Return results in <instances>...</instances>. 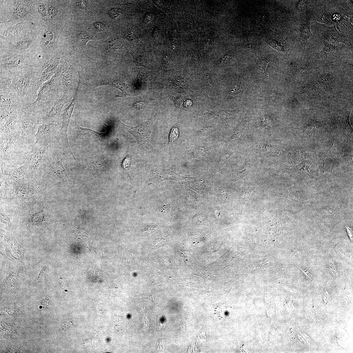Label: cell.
Instances as JSON below:
<instances>
[{"label": "cell", "instance_id": "obj_51", "mask_svg": "<svg viewBox=\"0 0 353 353\" xmlns=\"http://www.w3.org/2000/svg\"><path fill=\"white\" fill-rule=\"evenodd\" d=\"M297 335H298V337H299V339L301 341V342H302V340L301 339V338H300V337H299V334H297Z\"/></svg>", "mask_w": 353, "mask_h": 353}, {"label": "cell", "instance_id": "obj_48", "mask_svg": "<svg viewBox=\"0 0 353 353\" xmlns=\"http://www.w3.org/2000/svg\"><path fill=\"white\" fill-rule=\"evenodd\" d=\"M302 334V335L303 336V337H304V339H305L306 340V341L307 342V343H308V342L307 340V338H306V337H304V336L303 335V334Z\"/></svg>", "mask_w": 353, "mask_h": 353}, {"label": "cell", "instance_id": "obj_11", "mask_svg": "<svg viewBox=\"0 0 353 353\" xmlns=\"http://www.w3.org/2000/svg\"><path fill=\"white\" fill-rule=\"evenodd\" d=\"M124 128L135 137L138 143L144 148L148 147L150 142V131L146 124L138 125L134 127L127 125L119 120Z\"/></svg>", "mask_w": 353, "mask_h": 353}, {"label": "cell", "instance_id": "obj_39", "mask_svg": "<svg viewBox=\"0 0 353 353\" xmlns=\"http://www.w3.org/2000/svg\"><path fill=\"white\" fill-rule=\"evenodd\" d=\"M38 10L41 16L44 18H46V13L45 9L44 6L42 4H40L38 6Z\"/></svg>", "mask_w": 353, "mask_h": 353}, {"label": "cell", "instance_id": "obj_10", "mask_svg": "<svg viewBox=\"0 0 353 353\" xmlns=\"http://www.w3.org/2000/svg\"><path fill=\"white\" fill-rule=\"evenodd\" d=\"M71 92L65 91L61 98L55 101L51 110L42 118V124L58 123L61 119L62 109L70 98Z\"/></svg>", "mask_w": 353, "mask_h": 353}, {"label": "cell", "instance_id": "obj_24", "mask_svg": "<svg viewBox=\"0 0 353 353\" xmlns=\"http://www.w3.org/2000/svg\"><path fill=\"white\" fill-rule=\"evenodd\" d=\"M90 39V36L86 33H81L78 34L77 36L78 42L83 47L86 45L88 41Z\"/></svg>", "mask_w": 353, "mask_h": 353}, {"label": "cell", "instance_id": "obj_29", "mask_svg": "<svg viewBox=\"0 0 353 353\" xmlns=\"http://www.w3.org/2000/svg\"><path fill=\"white\" fill-rule=\"evenodd\" d=\"M308 5L307 1H300L297 2V9L300 13L305 12L307 9Z\"/></svg>", "mask_w": 353, "mask_h": 353}, {"label": "cell", "instance_id": "obj_35", "mask_svg": "<svg viewBox=\"0 0 353 353\" xmlns=\"http://www.w3.org/2000/svg\"><path fill=\"white\" fill-rule=\"evenodd\" d=\"M130 163L131 159L130 157L129 156L127 157L123 160L122 163L123 168L126 171H127L128 169L129 168Z\"/></svg>", "mask_w": 353, "mask_h": 353}, {"label": "cell", "instance_id": "obj_5", "mask_svg": "<svg viewBox=\"0 0 353 353\" xmlns=\"http://www.w3.org/2000/svg\"><path fill=\"white\" fill-rule=\"evenodd\" d=\"M0 109L12 113H19L26 107L20 96L12 88L9 79L0 78Z\"/></svg>", "mask_w": 353, "mask_h": 353}, {"label": "cell", "instance_id": "obj_34", "mask_svg": "<svg viewBox=\"0 0 353 353\" xmlns=\"http://www.w3.org/2000/svg\"><path fill=\"white\" fill-rule=\"evenodd\" d=\"M263 98L270 101H276L278 99V94L277 93L274 92L270 96H265L263 97Z\"/></svg>", "mask_w": 353, "mask_h": 353}, {"label": "cell", "instance_id": "obj_32", "mask_svg": "<svg viewBox=\"0 0 353 353\" xmlns=\"http://www.w3.org/2000/svg\"><path fill=\"white\" fill-rule=\"evenodd\" d=\"M267 42L273 47L278 51H284L282 46L275 40H270L268 41Z\"/></svg>", "mask_w": 353, "mask_h": 353}, {"label": "cell", "instance_id": "obj_33", "mask_svg": "<svg viewBox=\"0 0 353 353\" xmlns=\"http://www.w3.org/2000/svg\"><path fill=\"white\" fill-rule=\"evenodd\" d=\"M126 35V37L133 43H137L140 41L139 38L138 36L132 32H127Z\"/></svg>", "mask_w": 353, "mask_h": 353}, {"label": "cell", "instance_id": "obj_1", "mask_svg": "<svg viewBox=\"0 0 353 353\" xmlns=\"http://www.w3.org/2000/svg\"><path fill=\"white\" fill-rule=\"evenodd\" d=\"M60 81L59 76L54 75L49 80L42 85L35 101L27 105L26 108L44 116L49 112L55 101L59 99Z\"/></svg>", "mask_w": 353, "mask_h": 353}, {"label": "cell", "instance_id": "obj_41", "mask_svg": "<svg viewBox=\"0 0 353 353\" xmlns=\"http://www.w3.org/2000/svg\"><path fill=\"white\" fill-rule=\"evenodd\" d=\"M165 346V343L162 340L158 342L157 343V349L159 351H163Z\"/></svg>", "mask_w": 353, "mask_h": 353}, {"label": "cell", "instance_id": "obj_16", "mask_svg": "<svg viewBox=\"0 0 353 353\" xmlns=\"http://www.w3.org/2000/svg\"><path fill=\"white\" fill-rule=\"evenodd\" d=\"M324 40L330 42H342L346 44L347 40L344 35L337 31L335 27H328L323 33Z\"/></svg>", "mask_w": 353, "mask_h": 353}, {"label": "cell", "instance_id": "obj_44", "mask_svg": "<svg viewBox=\"0 0 353 353\" xmlns=\"http://www.w3.org/2000/svg\"><path fill=\"white\" fill-rule=\"evenodd\" d=\"M94 25L96 28L100 30H103L105 27L104 24L100 22H96L94 24Z\"/></svg>", "mask_w": 353, "mask_h": 353}, {"label": "cell", "instance_id": "obj_17", "mask_svg": "<svg viewBox=\"0 0 353 353\" xmlns=\"http://www.w3.org/2000/svg\"><path fill=\"white\" fill-rule=\"evenodd\" d=\"M27 161L21 167L12 169L6 174L9 179L14 181L19 185L24 184V176L28 169Z\"/></svg>", "mask_w": 353, "mask_h": 353}, {"label": "cell", "instance_id": "obj_21", "mask_svg": "<svg viewBox=\"0 0 353 353\" xmlns=\"http://www.w3.org/2000/svg\"><path fill=\"white\" fill-rule=\"evenodd\" d=\"M109 161L104 155H96L93 156L90 158L89 164L93 168H98L104 167L106 168Z\"/></svg>", "mask_w": 353, "mask_h": 353}, {"label": "cell", "instance_id": "obj_25", "mask_svg": "<svg viewBox=\"0 0 353 353\" xmlns=\"http://www.w3.org/2000/svg\"><path fill=\"white\" fill-rule=\"evenodd\" d=\"M21 30L20 25L16 26L9 28L2 34L3 37H10L19 33Z\"/></svg>", "mask_w": 353, "mask_h": 353}, {"label": "cell", "instance_id": "obj_26", "mask_svg": "<svg viewBox=\"0 0 353 353\" xmlns=\"http://www.w3.org/2000/svg\"><path fill=\"white\" fill-rule=\"evenodd\" d=\"M179 135V131L177 127H173L170 131L169 136V144H172L177 139Z\"/></svg>", "mask_w": 353, "mask_h": 353}, {"label": "cell", "instance_id": "obj_8", "mask_svg": "<svg viewBox=\"0 0 353 353\" xmlns=\"http://www.w3.org/2000/svg\"><path fill=\"white\" fill-rule=\"evenodd\" d=\"M49 147L34 145L25 151L24 156L28 163V172L29 174H34L37 172Z\"/></svg>", "mask_w": 353, "mask_h": 353}, {"label": "cell", "instance_id": "obj_13", "mask_svg": "<svg viewBox=\"0 0 353 353\" xmlns=\"http://www.w3.org/2000/svg\"><path fill=\"white\" fill-rule=\"evenodd\" d=\"M28 65L25 58L20 56H11L4 58L1 60V69L9 72L5 77L1 78H7L11 71L25 68Z\"/></svg>", "mask_w": 353, "mask_h": 353}, {"label": "cell", "instance_id": "obj_27", "mask_svg": "<svg viewBox=\"0 0 353 353\" xmlns=\"http://www.w3.org/2000/svg\"><path fill=\"white\" fill-rule=\"evenodd\" d=\"M247 123V120L243 121L242 122L239 126L237 128L235 131V132L234 134L233 135L232 137L231 138V139H233L235 137L239 136L245 130L246 126Z\"/></svg>", "mask_w": 353, "mask_h": 353}, {"label": "cell", "instance_id": "obj_23", "mask_svg": "<svg viewBox=\"0 0 353 353\" xmlns=\"http://www.w3.org/2000/svg\"><path fill=\"white\" fill-rule=\"evenodd\" d=\"M54 34L53 33L50 31L45 32L42 34V44L45 46H48L50 45L53 39Z\"/></svg>", "mask_w": 353, "mask_h": 353}, {"label": "cell", "instance_id": "obj_37", "mask_svg": "<svg viewBox=\"0 0 353 353\" xmlns=\"http://www.w3.org/2000/svg\"><path fill=\"white\" fill-rule=\"evenodd\" d=\"M109 14L112 18L118 17L120 14V12L117 9H113L109 11Z\"/></svg>", "mask_w": 353, "mask_h": 353}, {"label": "cell", "instance_id": "obj_19", "mask_svg": "<svg viewBox=\"0 0 353 353\" xmlns=\"http://www.w3.org/2000/svg\"><path fill=\"white\" fill-rule=\"evenodd\" d=\"M300 37L305 48L308 41L312 34L310 29V22L309 20L304 21L301 24L300 28Z\"/></svg>", "mask_w": 353, "mask_h": 353}, {"label": "cell", "instance_id": "obj_30", "mask_svg": "<svg viewBox=\"0 0 353 353\" xmlns=\"http://www.w3.org/2000/svg\"><path fill=\"white\" fill-rule=\"evenodd\" d=\"M318 21L328 24H332L331 18L329 15L328 14H322L318 18Z\"/></svg>", "mask_w": 353, "mask_h": 353}, {"label": "cell", "instance_id": "obj_47", "mask_svg": "<svg viewBox=\"0 0 353 353\" xmlns=\"http://www.w3.org/2000/svg\"><path fill=\"white\" fill-rule=\"evenodd\" d=\"M302 271H303L304 272V273H305V274L308 277V278H309V279H311V280H312V279L311 278V277H310V276H312V275H311V274H310L308 272V271H306H306H303V270H302Z\"/></svg>", "mask_w": 353, "mask_h": 353}, {"label": "cell", "instance_id": "obj_20", "mask_svg": "<svg viewBox=\"0 0 353 353\" xmlns=\"http://www.w3.org/2000/svg\"><path fill=\"white\" fill-rule=\"evenodd\" d=\"M324 47L321 53L322 55L326 57H333L337 56L340 51V48L336 45L325 41H324Z\"/></svg>", "mask_w": 353, "mask_h": 353}, {"label": "cell", "instance_id": "obj_28", "mask_svg": "<svg viewBox=\"0 0 353 353\" xmlns=\"http://www.w3.org/2000/svg\"><path fill=\"white\" fill-rule=\"evenodd\" d=\"M246 87L244 84L240 83L236 85L233 89L231 90V92L233 95H237L241 94L244 92Z\"/></svg>", "mask_w": 353, "mask_h": 353}, {"label": "cell", "instance_id": "obj_3", "mask_svg": "<svg viewBox=\"0 0 353 353\" xmlns=\"http://www.w3.org/2000/svg\"><path fill=\"white\" fill-rule=\"evenodd\" d=\"M1 162H15L24 156L28 149L23 143L20 135H1Z\"/></svg>", "mask_w": 353, "mask_h": 353}, {"label": "cell", "instance_id": "obj_52", "mask_svg": "<svg viewBox=\"0 0 353 353\" xmlns=\"http://www.w3.org/2000/svg\"><path fill=\"white\" fill-rule=\"evenodd\" d=\"M324 301H325V304H326V301H325V299H324Z\"/></svg>", "mask_w": 353, "mask_h": 353}, {"label": "cell", "instance_id": "obj_50", "mask_svg": "<svg viewBox=\"0 0 353 353\" xmlns=\"http://www.w3.org/2000/svg\"><path fill=\"white\" fill-rule=\"evenodd\" d=\"M299 336L300 337H301L302 339V340L304 342H305V343H306V341L305 340H304L302 337H301V336Z\"/></svg>", "mask_w": 353, "mask_h": 353}, {"label": "cell", "instance_id": "obj_15", "mask_svg": "<svg viewBox=\"0 0 353 353\" xmlns=\"http://www.w3.org/2000/svg\"><path fill=\"white\" fill-rule=\"evenodd\" d=\"M58 63V60H55L48 64L43 69L37 73L36 87L39 90L42 84L49 80L53 76Z\"/></svg>", "mask_w": 353, "mask_h": 353}, {"label": "cell", "instance_id": "obj_9", "mask_svg": "<svg viewBox=\"0 0 353 353\" xmlns=\"http://www.w3.org/2000/svg\"><path fill=\"white\" fill-rule=\"evenodd\" d=\"M44 162L48 172L64 181H71L63 166L61 158L56 152L50 153Z\"/></svg>", "mask_w": 353, "mask_h": 353}, {"label": "cell", "instance_id": "obj_45", "mask_svg": "<svg viewBox=\"0 0 353 353\" xmlns=\"http://www.w3.org/2000/svg\"><path fill=\"white\" fill-rule=\"evenodd\" d=\"M78 5L80 8L85 9L87 7V4L84 1H80L78 2Z\"/></svg>", "mask_w": 353, "mask_h": 353}, {"label": "cell", "instance_id": "obj_49", "mask_svg": "<svg viewBox=\"0 0 353 353\" xmlns=\"http://www.w3.org/2000/svg\"><path fill=\"white\" fill-rule=\"evenodd\" d=\"M304 333V335L305 336H306V337L307 338H308L309 339H310V338L307 335H306V334H305V333Z\"/></svg>", "mask_w": 353, "mask_h": 353}, {"label": "cell", "instance_id": "obj_38", "mask_svg": "<svg viewBox=\"0 0 353 353\" xmlns=\"http://www.w3.org/2000/svg\"><path fill=\"white\" fill-rule=\"evenodd\" d=\"M48 14H49V15L51 17L56 16L58 12L56 8H55L51 6H50V7L48 8Z\"/></svg>", "mask_w": 353, "mask_h": 353}, {"label": "cell", "instance_id": "obj_22", "mask_svg": "<svg viewBox=\"0 0 353 353\" xmlns=\"http://www.w3.org/2000/svg\"><path fill=\"white\" fill-rule=\"evenodd\" d=\"M272 59V56H265L260 58L259 59L257 64V68L260 71L266 74L265 69L266 65ZM266 74L267 75V74Z\"/></svg>", "mask_w": 353, "mask_h": 353}, {"label": "cell", "instance_id": "obj_46", "mask_svg": "<svg viewBox=\"0 0 353 353\" xmlns=\"http://www.w3.org/2000/svg\"><path fill=\"white\" fill-rule=\"evenodd\" d=\"M330 264L331 267H333V269H331L332 270V272L333 273V274H334V275L336 277V276H337V271H336V270L335 268V267L333 265H333V264L332 263V262H331V261H330Z\"/></svg>", "mask_w": 353, "mask_h": 353}, {"label": "cell", "instance_id": "obj_7", "mask_svg": "<svg viewBox=\"0 0 353 353\" xmlns=\"http://www.w3.org/2000/svg\"><path fill=\"white\" fill-rule=\"evenodd\" d=\"M58 123L42 124L39 125L38 131L35 134V141L34 145L40 146L50 147L51 143L55 141L58 131Z\"/></svg>", "mask_w": 353, "mask_h": 353}, {"label": "cell", "instance_id": "obj_18", "mask_svg": "<svg viewBox=\"0 0 353 353\" xmlns=\"http://www.w3.org/2000/svg\"><path fill=\"white\" fill-rule=\"evenodd\" d=\"M95 86L96 87L103 86H113L118 89L123 93L126 92L129 88L128 85L123 82L107 78H102L97 80L95 83Z\"/></svg>", "mask_w": 353, "mask_h": 353}, {"label": "cell", "instance_id": "obj_43", "mask_svg": "<svg viewBox=\"0 0 353 353\" xmlns=\"http://www.w3.org/2000/svg\"><path fill=\"white\" fill-rule=\"evenodd\" d=\"M161 30L159 27H156L153 32V36L154 38H156L159 37L161 34Z\"/></svg>", "mask_w": 353, "mask_h": 353}, {"label": "cell", "instance_id": "obj_14", "mask_svg": "<svg viewBox=\"0 0 353 353\" xmlns=\"http://www.w3.org/2000/svg\"><path fill=\"white\" fill-rule=\"evenodd\" d=\"M76 130L78 135L86 141L103 142H105L107 141L106 132L100 133L91 129L85 128L78 123L76 125Z\"/></svg>", "mask_w": 353, "mask_h": 353}, {"label": "cell", "instance_id": "obj_2", "mask_svg": "<svg viewBox=\"0 0 353 353\" xmlns=\"http://www.w3.org/2000/svg\"><path fill=\"white\" fill-rule=\"evenodd\" d=\"M37 72L27 70L9 79L11 86L26 106L31 104L37 98L39 90L36 87Z\"/></svg>", "mask_w": 353, "mask_h": 353}, {"label": "cell", "instance_id": "obj_6", "mask_svg": "<svg viewBox=\"0 0 353 353\" xmlns=\"http://www.w3.org/2000/svg\"><path fill=\"white\" fill-rule=\"evenodd\" d=\"M80 82V77H79L78 86L74 98L69 105L64 109L63 113L61 114L62 127L57 134L55 141L54 143L55 147L58 148L59 147L70 154H72L73 153L69 141L68 131L72 114L74 110L77 100Z\"/></svg>", "mask_w": 353, "mask_h": 353}, {"label": "cell", "instance_id": "obj_12", "mask_svg": "<svg viewBox=\"0 0 353 353\" xmlns=\"http://www.w3.org/2000/svg\"><path fill=\"white\" fill-rule=\"evenodd\" d=\"M21 121L18 113H15L1 122V135H21Z\"/></svg>", "mask_w": 353, "mask_h": 353}, {"label": "cell", "instance_id": "obj_40", "mask_svg": "<svg viewBox=\"0 0 353 353\" xmlns=\"http://www.w3.org/2000/svg\"><path fill=\"white\" fill-rule=\"evenodd\" d=\"M153 19V15L150 13H149L146 14L144 18V22L147 24L151 21Z\"/></svg>", "mask_w": 353, "mask_h": 353}, {"label": "cell", "instance_id": "obj_42", "mask_svg": "<svg viewBox=\"0 0 353 353\" xmlns=\"http://www.w3.org/2000/svg\"><path fill=\"white\" fill-rule=\"evenodd\" d=\"M1 218L2 221L5 224H9L10 223V217L7 215H1Z\"/></svg>", "mask_w": 353, "mask_h": 353}, {"label": "cell", "instance_id": "obj_31", "mask_svg": "<svg viewBox=\"0 0 353 353\" xmlns=\"http://www.w3.org/2000/svg\"><path fill=\"white\" fill-rule=\"evenodd\" d=\"M31 42L30 40H24L17 42L16 47L18 49H25L28 48L31 44Z\"/></svg>", "mask_w": 353, "mask_h": 353}, {"label": "cell", "instance_id": "obj_4", "mask_svg": "<svg viewBox=\"0 0 353 353\" xmlns=\"http://www.w3.org/2000/svg\"><path fill=\"white\" fill-rule=\"evenodd\" d=\"M22 127V141L28 148L33 146L35 141L34 132L38 125L42 124L43 117L25 107L19 113Z\"/></svg>", "mask_w": 353, "mask_h": 353}, {"label": "cell", "instance_id": "obj_36", "mask_svg": "<svg viewBox=\"0 0 353 353\" xmlns=\"http://www.w3.org/2000/svg\"><path fill=\"white\" fill-rule=\"evenodd\" d=\"M16 14L20 16H25L27 13V11L25 9L21 7L16 8Z\"/></svg>", "mask_w": 353, "mask_h": 353}, {"label": "cell", "instance_id": "obj_53", "mask_svg": "<svg viewBox=\"0 0 353 353\" xmlns=\"http://www.w3.org/2000/svg\"><path fill=\"white\" fill-rule=\"evenodd\" d=\"M42 306H40V309H42Z\"/></svg>", "mask_w": 353, "mask_h": 353}]
</instances>
